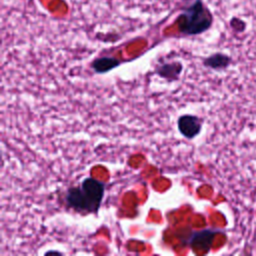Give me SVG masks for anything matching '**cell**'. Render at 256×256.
Returning <instances> with one entry per match:
<instances>
[{"label":"cell","mask_w":256,"mask_h":256,"mask_svg":"<svg viewBox=\"0 0 256 256\" xmlns=\"http://www.w3.org/2000/svg\"><path fill=\"white\" fill-rule=\"evenodd\" d=\"M215 234H216V232L212 231V230H204V231L195 233L192 237L191 244L194 246L200 245V247L208 248L211 245Z\"/></svg>","instance_id":"52a82bcc"},{"label":"cell","mask_w":256,"mask_h":256,"mask_svg":"<svg viewBox=\"0 0 256 256\" xmlns=\"http://www.w3.org/2000/svg\"><path fill=\"white\" fill-rule=\"evenodd\" d=\"M105 183L92 178H85L79 186L70 187L65 195L68 207L79 213H97L102 203Z\"/></svg>","instance_id":"6da1fadb"},{"label":"cell","mask_w":256,"mask_h":256,"mask_svg":"<svg viewBox=\"0 0 256 256\" xmlns=\"http://www.w3.org/2000/svg\"><path fill=\"white\" fill-rule=\"evenodd\" d=\"M177 23L182 34L199 35L212 26L213 15L202 0H193L187 7H184Z\"/></svg>","instance_id":"7a4b0ae2"},{"label":"cell","mask_w":256,"mask_h":256,"mask_svg":"<svg viewBox=\"0 0 256 256\" xmlns=\"http://www.w3.org/2000/svg\"><path fill=\"white\" fill-rule=\"evenodd\" d=\"M231 63V57L224 53H214L203 60V65L213 70L226 69Z\"/></svg>","instance_id":"5b68a950"},{"label":"cell","mask_w":256,"mask_h":256,"mask_svg":"<svg viewBox=\"0 0 256 256\" xmlns=\"http://www.w3.org/2000/svg\"><path fill=\"white\" fill-rule=\"evenodd\" d=\"M202 119L191 114L181 115L177 120V127L182 136L187 139L195 138L202 129Z\"/></svg>","instance_id":"3957f363"},{"label":"cell","mask_w":256,"mask_h":256,"mask_svg":"<svg viewBox=\"0 0 256 256\" xmlns=\"http://www.w3.org/2000/svg\"><path fill=\"white\" fill-rule=\"evenodd\" d=\"M120 65V60L115 58V57H100L95 59L92 63H91V67L92 69L99 74L102 73H106L116 67H118Z\"/></svg>","instance_id":"8992f818"},{"label":"cell","mask_w":256,"mask_h":256,"mask_svg":"<svg viewBox=\"0 0 256 256\" xmlns=\"http://www.w3.org/2000/svg\"><path fill=\"white\" fill-rule=\"evenodd\" d=\"M183 70V65L179 61H171L166 62L161 65H158L155 69V73L168 81L178 80L181 72Z\"/></svg>","instance_id":"277c9868"},{"label":"cell","mask_w":256,"mask_h":256,"mask_svg":"<svg viewBox=\"0 0 256 256\" xmlns=\"http://www.w3.org/2000/svg\"><path fill=\"white\" fill-rule=\"evenodd\" d=\"M182 1H184V2H191V1H193V0H182Z\"/></svg>","instance_id":"ba28073f"}]
</instances>
